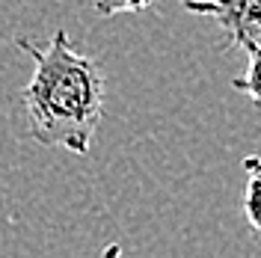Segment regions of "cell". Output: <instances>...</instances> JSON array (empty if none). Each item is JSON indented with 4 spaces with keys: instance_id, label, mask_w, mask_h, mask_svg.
I'll return each mask as SVG.
<instances>
[{
    "instance_id": "3",
    "label": "cell",
    "mask_w": 261,
    "mask_h": 258,
    "mask_svg": "<svg viewBox=\"0 0 261 258\" xmlns=\"http://www.w3.org/2000/svg\"><path fill=\"white\" fill-rule=\"evenodd\" d=\"M244 172H246V187H244V217L252 235L261 238V158L249 154L244 158Z\"/></svg>"
},
{
    "instance_id": "4",
    "label": "cell",
    "mask_w": 261,
    "mask_h": 258,
    "mask_svg": "<svg viewBox=\"0 0 261 258\" xmlns=\"http://www.w3.org/2000/svg\"><path fill=\"white\" fill-rule=\"evenodd\" d=\"M231 86H234L238 92L249 95V98H252V101L261 107V50L249 54L246 71L241 74V78H234V81H231Z\"/></svg>"
},
{
    "instance_id": "5",
    "label": "cell",
    "mask_w": 261,
    "mask_h": 258,
    "mask_svg": "<svg viewBox=\"0 0 261 258\" xmlns=\"http://www.w3.org/2000/svg\"><path fill=\"white\" fill-rule=\"evenodd\" d=\"M154 3L158 0H95V9L101 18H113V15H125V12H143Z\"/></svg>"
},
{
    "instance_id": "1",
    "label": "cell",
    "mask_w": 261,
    "mask_h": 258,
    "mask_svg": "<svg viewBox=\"0 0 261 258\" xmlns=\"http://www.w3.org/2000/svg\"><path fill=\"white\" fill-rule=\"evenodd\" d=\"M15 45L33 57V78L21 89L30 137L48 148L89 154L92 137L104 119L101 65L71 48L65 30L54 33L45 48L33 39H18Z\"/></svg>"
},
{
    "instance_id": "6",
    "label": "cell",
    "mask_w": 261,
    "mask_h": 258,
    "mask_svg": "<svg viewBox=\"0 0 261 258\" xmlns=\"http://www.w3.org/2000/svg\"><path fill=\"white\" fill-rule=\"evenodd\" d=\"M101 258H122V246H119V243H107L104 252H101Z\"/></svg>"
},
{
    "instance_id": "2",
    "label": "cell",
    "mask_w": 261,
    "mask_h": 258,
    "mask_svg": "<svg viewBox=\"0 0 261 258\" xmlns=\"http://www.w3.org/2000/svg\"><path fill=\"white\" fill-rule=\"evenodd\" d=\"M187 12L217 21L228 36V48L261 50V0H181Z\"/></svg>"
}]
</instances>
